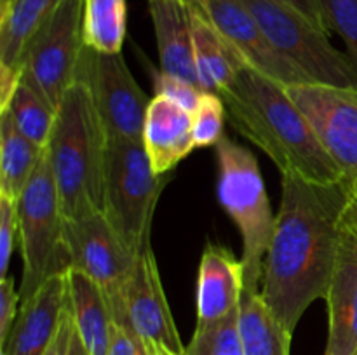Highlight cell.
Masks as SVG:
<instances>
[{"label":"cell","mask_w":357,"mask_h":355,"mask_svg":"<svg viewBox=\"0 0 357 355\" xmlns=\"http://www.w3.org/2000/svg\"><path fill=\"white\" fill-rule=\"evenodd\" d=\"M281 190L260 296L293 334L305 310L326 298L351 194L342 181L323 184L293 176L281 178Z\"/></svg>","instance_id":"cell-1"},{"label":"cell","mask_w":357,"mask_h":355,"mask_svg":"<svg viewBox=\"0 0 357 355\" xmlns=\"http://www.w3.org/2000/svg\"><path fill=\"white\" fill-rule=\"evenodd\" d=\"M234 127L264 150L281 171L312 183H340V167L284 86L250 65L220 93Z\"/></svg>","instance_id":"cell-2"},{"label":"cell","mask_w":357,"mask_h":355,"mask_svg":"<svg viewBox=\"0 0 357 355\" xmlns=\"http://www.w3.org/2000/svg\"><path fill=\"white\" fill-rule=\"evenodd\" d=\"M108 139L86 80L70 86L56 111L47 145L65 219L105 212Z\"/></svg>","instance_id":"cell-3"},{"label":"cell","mask_w":357,"mask_h":355,"mask_svg":"<svg viewBox=\"0 0 357 355\" xmlns=\"http://www.w3.org/2000/svg\"><path fill=\"white\" fill-rule=\"evenodd\" d=\"M216 160L218 200L243 237L244 291L260 292L264 260L275 225L267 188L257 157L227 136L216 145Z\"/></svg>","instance_id":"cell-4"},{"label":"cell","mask_w":357,"mask_h":355,"mask_svg":"<svg viewBox=\"0 0 357 355\" xmlns=\"http://www.w3.org/2000/svg\"><path fill=\"white\" fill-rule=\"evenodd\" d=\"M171 176L155 174L143 141L108 143L105 216L136 256L152 247L153 212Z\"/></svg>","instance_id":"cell-5"},{"label":"cell","mask_w":357,"mask_h":355,"mask_svg":"<svg viewBox=\"0 0 357 355\" xmlns=\"http://www.w3.org/2000/svg\"><path fill=\"white\" fill-rule=\"evenodd\" d=\"M20 247L23 256L21 303L38 291L52 275L70 270L65 246V216L61 211L47 146L23 195L17 198Z\"/></svg>","instance_id":"cell-6"},{"label":"cell","mask_w":357,"mask_h":355,"mask_svg":"<svg viewBox=\"0 0 357 355\" xmlns=\"http://www.w3.org/2000/svg\"><path fill=\"white\" fill-rule=\"evenodd\" d=\"M241 2L272 44L309 77L310 84L357 87V70L345 52L331 45L326 31L275 0Z\"/></svg>","instance_id":"cell-7"},{"label":"cell","mask_w":357,"mask_h":355,"mask_svg":"<svg viewBox=\"0 0 357 355\" xmlns=\"http://www.w3.org/2000/svg\"><path fill=\"white\" fill-rule=\"evenodd\" d=\"M84 49V0H63L31 38L21 61V82L58 110L77 82Z\"/></svg>","instance_id":"cell-8"},{"label":"cell","mask_w":357,"mask_h":355,"mask_svg":"<svg viewBox=\"0 0 357 355\" xmlns=\"http://www.w3.org/2000/svg\"><path fill=\"white\" fill-rule=\"evenodd\" d=\"M65 246L70 270L91 278L107 298L114 322L129 327L124 289L135 268L136 254L122 242L105 212L73 221L65 219Z\"/></svg>","instance_id":"cell-9"},{"label":"cell","mask_w":357,"mask_h":355,"mask_svg":"<svg viewBox=\"0 0 357 355\" xmlns=\"http://www.w3.org/2000/svg\"><path fill=\"white\" fill-rule=\"evenodd\" d=\"M77 79L86 80L108 139L143 141L150 97L136 84L122 52L107 54L86 45Z\"/></svg>","instance_id":"cell-10"},{"label":"cell","mask_w":357,"mask_h":355,"mask_svg":"<svg viewBox=\"0 0 357 355\" xmlns=\"http://www.w3.org/2000/svg\"><path fill=\"white\" fill-rule=\"evenodd\" d=\"M286 90L340 167L342 183L357 191V87L295 84Z\"/></svg>","instance_id":"cell-11"},{"label":"cell","mask_w":357,"mask_h":355,"mask_svg":"<svg viewBox=\"0 0 357 355\" xmlns=\"http://www.w3.org/2000/svg\"><path fill=\"white\" fill-rule=\"evenodd\" d=\"M206 6L213 26L236 49L246 65L284 87L310 84L309 77L272 44L241 0H206Z\"/></svg>","instance_id":"cell-12"},{"label":"cell","mask_w":357,"mask_h":355,"mask_svg":"<svg viewBox=\"0 0 357 355\" xmlns=\"http://www.w3.org/2000/svg\"><path fill=\"white\" fill-rule=\"evenodd\" d=\"M324 355H357V204L351 197L340 221L338 254L328 294Z\"/></svg>","instance_id":"cell-13"},{"label":"cell","mask_w":357,"mask_h":355,"mask_svg":"<svg viewBox=\"0 0 357 355\" xmlns=\"http://www.w3.org/2000/svg\"><path fill=\"white\" fill-rule=\"evenodd\" d=\"M124 306L128 326L146 345L162 347L174 355H185L187 347H183L174 326L152 247L136 256L135 268L124 289Z\"/></svg>","instance_id":"cell-14"},{"label":"cell","mask_w":357,"mask_h":355,"mask_svg":"<svg viewBox=\"0 0 357 355\" xmlns=\"http://www.w3.org/2000/svg\"><path fill=\"white\" fill-rule=\"evenodd\" d=\"M68 301V271L47 278L31 298L21 303L16 322L2 347L3 354L44 355L58 333Z\"/></svg>","instance_id":"cell-15"},{"label":"cell","mask_w":357,"mask_h":355,"mask_svg":"<svg viewBox=\"0 0 357 355\" xmlns=\"http://www.w3.org/2000/svg\"><path fill=\"white\" fill-rule=\"evenodd\" d=\"M63 0H0V108L21 80V61L42 24Z\"/></svg>","instance_id":"cell-16"},{"label":"cell","mask_w":357,"mask_h":355,"mask_svg":"<svg viewBox=\"0 0 357 355\" xmlns=\"http://www.w3.org/2000/svg\"><path fill=\"white\" fill-rule=\"evenodd\" d=\"M244 292V265L227 247L209 244L197 275V324L206 329L239 310Z\"/></svg>","instance_id":"cell-17"},{"label":"cell","mask_w":357,"mask_h":355,"mask_svg":"<svg viewBox=\"0 0 357 355\" xmlns=\"http://www.w3.org/2000/svg\"><path fill=\"white\" fill-rule=\"evenodd\" d=\"M143 145L155 174L173 173L195 148L194 113L169 97L155 94L146 111Z\"/></svg>","instance_id":"cell-18"},{"label":"cell","mask_w":357,"mask_h":355,"mask_svg":"<svg viewBox=\"0 0 357 355\" xmlns=\"http://www.w3.org/2000/svg\"><path fill=\"white\" fill-rule=\"evenodd\" d=\"M160 68L199 87L192 38V10L180 0H149Z\"/></svg>","instance_id":"cell-19"},{"label":"cell","mask_w":357,"mask_h":355,"mask_svg":"<svg viewBox=\"0 0 357 355\" xmlns=\"http://www.w3.org/2000/svg\"><path fill=\"white\" fill-rule=\"evenodd\" d=\"M192 38L199 87L204 93L220 94L246 63L211 21L201 14L192 13Z\"/></svg>","instance_id":"cell-20"},{"label":"cell","mask_w":357,"mask_h":355,"mask_svg":"<svg viewBox=\"0 0 357 355\" xmlns=\"http://www.w3.org/2000/svg\"><path fill=\"white\" fill-rule=\"evenodd\" d=\"M70 310L89 355H108L112 336L110 306L101 289L80 271L68 270Z\"/></svg>","instance_id":"cell-21"},{"label":"cell","mask_w":357,"mask_h":355,"mask_svg":"<svg viewBox=\"0 0 357 355\" xmlns=\"http://www.w3.org/2000/svg\"><path fill=\"white\" fill-rule=\"evenodd\" d=\"M45 148L21 134L7 111H0V195L17 198L33 178Z\"/></svg>","instance_id":"cell-22"},{"label":"cell","mask_w":357,"mask_h":355,"mask_svg":"<svg viewBox=\"0 0 357 355\" xmlns=\"http://www.w3.org/2000/svg\"><path fill=\"white\" fill-rule=\"evenodd\" d=\"M239 333L244 355H289L293 334L275 319L260 292H243Z\"/></svg>","instance_id":"cell-23"},{"label":"cell","mask_w":357,"mask_h":355,"mask_svg":"<svg viewBox=\"0 0 357 355\" xmlns=\"http://www.w3.org/2000/svg\"><path fill=\"white\" fill-rule=\"evenodd\" d=\"M128 7L126 0H84V42L98 52L122 51Z\"/></svg>","instance_id":"cell-24"},{"label":"cell","mask_w":357,"mask_h":355,"mask_svg":"<svg viewBox=\"0 0 357 355\" xmlns=\"http://www.w3.org/2000/svg\"><path fill=\"white\" fill-rule=\"evenodd\" d=\"M0 111H7L21 134L26 136L35 145L45 148L51 139L56 122V111L37 90L24 82L17 84L13 96Z\"/></svg>","instance_id":"cell-25"},{"label":"cell","mask_w":357,"mask_h":355,"mask_svg":"<svg viewBox=\"0 0 357 355\" xmlns=\"http://www.w3.org/2000/svg\"><path fill=\"white\" fill-rule=\"evenodd\" d=\"M185 355H244L239 333V310L222 322L195 329Z\"/></svg>","instance_id":"cell-26"},{"label":"cell","mask_w":357,"mask_h":355,"mask_svg":"<svg viewBox=\"0 0 357 355\" xmlns=\"http://www.w3.org/2000/svg\"><path fill=\"white\" fill-rule=\"evenodd\" d=\"M225 103L220 94L202 93L194 111V141L195 148L216 146L223 138L225 125Z\"/></svg>","instance_id":"cell-27"},{"label":"cell","mask_w":357,"mask_h":355,"mask_svg":"<svg viewBox=\"0 0 357 355\" xmlns=\"http://www.w3.org/2000/svg\"><path fill=\"white\" fill-rule=\"evenodd\" d=\"M324 24L344 40L349 59L357 70V0H319Z\"/></svg>","instance_id":"cell-28"},{"label":"cell","mask_w":357,"mask_h":355,"mask_svg":"<svg viewBox=\"0 0 357 355\" xmlns=\"http://www.w3.org/2000/svg\"><path fill=\"white\" fill-rule=\"evenodd\" d=\"M17 239H20L17 200L0 195V278L9 277L7 268Z\"/></svg>","instance_id":"cell-29"},{"label":"cell","mask_w":357,"mask_h":355,"mask_svg":"<svg viewBox=\"0 0 357 355\" xmlns=\"http://www.w3.org/2000/svg\"><path fill=\"white\" fill-rule=\"evenodd\" d=\"M155 94L159 96H166L169 100H173L174 103L181 104L183 108H187L188 111L194 113L195 108H197L199 100H201L202 93L204 90L201 87L194 86L192 82H187L183 79H178V77L167 75V73L160 72L155 77Z\"/></svg>","instance_id":"cell-30"},{"label":"cell","mask_w":357,"mask_h":355,"mask_svg":"<svg viewBox=\"0 0 357 355\" xmlns=\"http://www.w3.org/2000/svg\"><path fill=\"white\" fill-rule=\"evenodd\" d=\"M21 294L20 289L14 287L10 277L0 278V345H6L13 329L16 317L20 313Z\"/></svg>","instance_id":"cell-31"},{"label":"cell","mask_w":357,"mask_h":355,"mask_svg":"<svg viewBox=\"0 0 357 355\" xmlns=\"http://www.w3.org/2000/svg\"><path fill=\"white\" fill-rule=\"evenodd\" d=\"M108 355H152V352L135 331L114 322Z\"/></svg>","instance_id":"cell-32"},{"label":"cell","mask_w":357,"mask_h":355,"mask_svg":"<svg viewBox=\"0 0 357 355\" xmlns=\"http://www.w3.org/2000/svg\"><path fill=\"white\" fill-rule=\"evenodd\" d=\"M73 331H75V322H73L72 310H70V301L68 306L65 310V315H63L61 324L58 327V333H56L54 340L51 341L49 348L45 350L44 355H66L70 348V341H72Z\"/></svg>","instance_id":"cell-33"},{"label":"cell","mask_w":357,"mask_h":355,"mask_svg":"<svg viewBox=\"0 0 357 355\" xmlns=\"http://www.w3.org/2000/svg\"><path fill=\"white\" fill-rule=\"evenodd\" d=\"M275 2L296 10V13L302 14L303 17H307L310 23L316 24L317 28H321V30H324L328 33V28L326 24H324V17H323V10H321L319 0H275Z\"/></svg>","instance_id":"cell-34"},{"label":"cell","mask_w":357,"mask_h":355,"mask_svg":"<svg viewBox=\"0 0 357 355\" xmlns=\"http://www.w3.org/2000/svg\"><path fill=\"white\" fill-rule=\"evenodd\" d=\"M66 355H89L87 354L86 347H84L82 340H80L79 333H77V329L73 331V336H72V341H70V348H68V354Z\"/></svg>","instance_id":"cell-35"},{"label":"cell","mask_w":357,"mask_h":355,"mask_svg":"<svg viewBox=\"0 0 357 355\" xmlns=\"http://www.w3.org/2000/svg\"><path fill=\"white\" fill-rule=\"evenodd\" d=\"M180 2H183L185 6L188 7V9L192 10V13L195 14H201V16L208 17V6H206V0H180Z\"/></svg>","instance_id":"cell-36"},{"label":"cell","mask_w":357,"mask_h":355,"mask_svg":"<svg viewBox=\"0 0 357 355\" xmlns=\"http://www.w3.org/2000/svg\"><path fill=\"white\" fill-rule=\"evenodd\" d=\"M349 194H351V197L354 198V200H356V204H357V191H349Z\"/></svg>","instance_id":"cell-37"},{"label":"cell","mask_w":357,"mask_h":355,"mask_svg":"<svg viewBox=\"0 0 357 355\" xmlns=\"http://www.w3.org/2000/svg\"><path fill=\"white\" fill-rule=\"evenodd\" d=\"M0 355H6V354H3V352H2V354H0Z\"/></svg>","instance_id":"cell-38"}]
</instances>
